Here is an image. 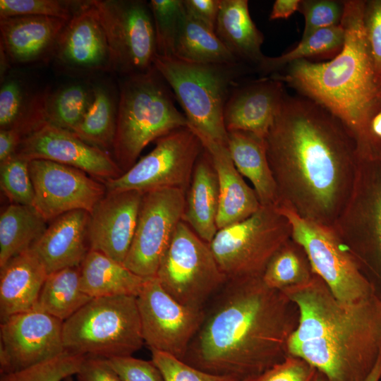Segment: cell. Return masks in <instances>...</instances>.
Instances as JSON below:
<instances>
[{"label": "cell", "mask_w": 381, "mask_h": 381, "mask_svg": "<svg viewBox=\"0 0 381 381\" xmlns=\"http://www.w3.org/2000/svg\"><path fill=\"white\" fill-rule=\"evenodd\" d=\"M292 236L276 206H260L249 217L219 229L210 248L228 280L260 277L274 253Z\"/></svg>", "instance_id": "cell-9"}, {"label": "cell", "mask_w": 381, "mask_h": 381, "mask_svg": "<svg viewBox=\"0 0 381 381\" xmlns=\"http://www.w3.org/2000/svg\"><path fill=\"white\" fill-rule=\"evenodd\" d=\"M30 161L16 155L0 163V186L13 204L33 206L35 190Z\"/></svg>", "instance_id": "cell-40"}, {"label": "cell", "mask_w": 381, "mask_h": 381, "mask_svg": "<svg viewBox=\"0 0 381 381\" xmlns=\"http://www.w3.org/2000/svg\"><path fill=\"white\" fill-rule=\"evenodd\" d=\"M317 370L303 359L288 354L264 373L243 381H313Z\"/></svg>", "instance_id": "cell-44"}, {"label": "cell", "mask_w": 381, "mask_h": 381, "mask_svg": "<svg viewBox=\"0 0 381 381\" xmlns=\"http://www.w3.org/2000/svg\"><path fill=\"white\" fill-rule=\"evenodd\" d=\"M276 206L333 227L351 195L359 155L346 126L303 96H284L265 138Z\"/></svg>", "instance_id": "cell-1"}, {"label": "cell", "mask_w": 381, "mask_h": 381, "mask_svg": "<svg viewBox=\"0 0 381 381\" xmlns=\"http://www.w3.org/2000/svg\"><path fill=\"white\" fill-rule=\"evenodd\" d=\"M380 96H381V83L380 85Z\"/></svg>", "instance_id": "cell-55"}, {"label": "cell", "mask_w": 381, "mask_h": 381, "mask_svg": "<svg viewBox=\"0 0 381 381\" xmlns=\"http://www.w3.org/2000/svg\"><path fill=\"white\" fill-rule=\"evenodd\" d=\"M198 135L188 127L156 140V146L119 177L104 182L107 192L163 188L188 190L196 161L203 151Z\"/></svg>", "instance_id": "cell-13"}, {"label": "cell", "mask_w": 381, "mask_h": 381, "mask_svg": "<svg viewBox=\"0 0 381 381\" xmlns=\"http://www.w3.org/2000/svg\"><path fill=\"white\" fill-rule=\"evenodd\" d=\"M90 213L73 210L53 219L30 248L48 274L80 266L90 250Z\"/></svg>", "instance_id": "cell-23"}, {"label": "cell", "mask_w": 381, "mask_h": 381, "mask_svg": "<svg viewBox=\"0 0 381 381\" xmlns=\"http://www.w3.org/2000/svg\"><path fill=\"white\" fill-rule=\"evenodd\" d=\"M285 95L284 83L272 77L236 86L224 109L227 132L246 131L265 139Z\"/></svg>", "instance_id": "cell-22"}, {"label": "cell", "mask_w": 381, "mask_h": 381, "mask_svg": "<svg viewBox=\"0 0 381 381\" xmlns=\"http://www.w3.org/2000/svg\"><path fill=\"white\" fill-rule=\"evenodd\" d=\"M381 379V355L374 368L364 381H380Z\"/></svg>", "instance_id": "cell-52"}, {"label": "cell", "mask_w": 381, "mask_h": 381, "mask_svg": "<svg viewBox=\"0 0 381 381\" xmlns=\"http://www.w3.org/2000/svg\"><path fill=\"white\" fill-rule=\"evenodd\" d=\"M313 381H328V380L322 373L317 370Z\"/></svg>", "instance_id": "cell-53"}, {"label": "cell", "mask_w": 381, "mask_h": 381, "mask_svg": "<svg viewBox=\"0 0 381 381\" xmlns=\"http://www.w3.org/2000/svg\"><path fill=\"white\" fill-rule=\"evenodd\" d=\"M85 1L1 0L0 18L49 16L70 20Z\"/></svg>", "instance_id": "cell-41"}, {"label": "cell", "mask_w": 381, "mask_h": 381, "mask_svg": "<svg viewBox=\"0 0 381 381\" xmlns=\"http://www.w3.org/2000/svg\"><path fill=\"white\" fill-rule=\"evenodd\" d=\"M169 85L154 67L125 76L118 100L114 157L125 172L151 142L188 121L175 106Z\"/></svg>", "instance_id": "cell-5"}, {"label": "cell", "mask_w": 381, "mask_h": 381, "mask_svg": "<svg viewBox=\"0 0 381 381\" xmlns=\"http://www.w3.org/2000/svg\"><path fill=\"white\" fill-rule=\"evenodd\" d=\"M174 56L195 63H242L227 49L214 31L187 13L177 37Z\"/></svg>", "instance_id": "cell-33"}, {"label": "cell", "mask_w": 381, "mask_h": 381, "mask_svg": "<svg viewBox=\"0 0 381 381\" xmlns=\"http://www.w3.org/2000/svg\"><path fill=\"white\" fill-rule=\"evenodd\" d=\"M345 31L341 24L320 29L311 33L289 52L275 57L265 56L256 68L261 75L275 73L290 63L307 58L339 52L344 45Z\"/></svg>", "instance_id": "cell-37"}, {"label": "cell", "mask_w": 381, "mask_h": 381, "mask_svg": "<svg viewBox=\"0 0 381 381\" xmlns=\"http://www.w3.org/2000/svg\"><path fill=\"white\" fill-rule=\"evenodd\" d=\"M93 85L79 82L64 85L54 90L47 88V122L73 132L93 99Z\"/></svg>", "instance_id": "cell-35"}, {"label": "cell", "mask_w": 381, "mask_h": 381, "mask_svg": "<svg viewBox=\"0 0 381 381\" xmlns=\"http://www.w3.org/2000/svg\"><path fill=\"white\" fill-rule=\"evenodd\" d=\"M157 55L174 56L178 35L186 16L183 0H151Z\"/></svg>", "instance_id": "cell-38"}, {"label": "cell", "mask_w": 381, "mask_h": 381, "mask_svg": "<svg viewBox=\"0 0 381 381\" xmlns=\"http://www.w3.org/2000/svg\"><path fill=\"white\" fill-rule=\"evenodd\" d=\"M0 88V129L17 131L25 138L47 123V88L34 91L19 77L1 78Z\"/></svg>", "instance_id": "cell-28"}, {"label": "cell", "mask_w": 381, "mask_h": 381, "mask_svg": "<svg viewBox=\"0 0 381 381\" xmlns=\"http://www.w3.org/2000/svg\"><path fill=\"white\" fill-rule=\"evenodd\" d=\"M364 4L344 1V42L332 60L295 61L286 66L284 74L270 77L286 83L338 118L355 138L359 157H380L381 143L373 137L370 122L381 109V96L363 28Z\"/></svg>", "instance_id": "cell-4"}, {"label": "cell", "mask_w": 381, "mask_h": 381, "mask_svg": "<svg viewBox=\"0 0 381 381\" xmlns=\"http://www.w3.org/2000/svg\"><path fill=\"white\" fill-rule=\"evenodd\" d=\"M188 127L200 138L217 174L219 193L218 230L251 216L261 205L253 188L246 183L235 167L228 148Z\"/></svg>", "instance_id": "cell-24"}, {"label": "cell", "mask_w": 381, "mask_h": 381, "mask_svg": "<svg viewBox=\"0 0 381 381\" xmlns=\"http://www.w3.org/2000/svg\"><path fill=\"white\" fill-rule=\"evenodd\" d=\"M186 13L215 32L221 0H183Z\"/></svg>", "instance_id": "cell-48"}, {"label": "cell", "mask_w": 381, "mask_h": 381, "mask_svg": "<svg viewBox=\"0 0 381 381\" xmlns=\"http://www.w3.org/2000/svg\"><path fill=\"white\" fill-rule=\"evenodd\" d=\"M227 148L239 173L252 183L262 206H276V183L266 152L265 139L246 131L228 132Z\"/></svg>", "instance_id": "cell-29"}, {"label": "cell", "mask_w": 381, "mask_h": 381, "mask_svg": "<svg viewBox=\"0 0 381 381\" xmlns=\"http://www.w3.org/2000/svg\"><path fill=\"white\" fill-rule=\"evenodd\" d=\"M68 20L36 16L1 18V65L28 64L52 58L59 36Z\"/></svg>", "instance_id": "cell-21"}, {"label": "cell", "mask_w": 381, "mask_h": 381, "mask_svg": "<svg viewBox=\"0 0 381 381\" xmlns=\"http://www.w3.org/2000/svg\"><path fill=\"white\" fill-rule=\"evenodd\" d=\"M93 99L73 133L102 150L112 149L116 127L117 104L110 89L93 85Z\"/></svg>", "instance_id": "cell-34"}, {"label": "cell", "mask_w": 381, "mask_h": 381, "mask_svg": "<svg viewBox=\"0 0 381 381\" xmlns=\"http://www.w3.org/2000/svg\"><path fill=\"white\" fill-rule=\"evenodd\" d=\"M71 377L72 376L67 377L66 379L64 380V381H73Z\"/></svg>", "instance_id": "cell-54"}, {"label": "cell", "mask_w": 381, "mask_h": 381, "mask_svg": "<svg viewBox=\"0 0 381 381\" xmlns=\"http://www.w3.org/2000/svg\"><path fill=\"white\" fill-rule=\"evenodd\" d=\"M29 169L35 190L33 207L47 222L73 210L91 213L107 193L103 182L72 167L32 159Z\"/></svg>", "instance_id": "cell-17"}, {"label": "cell", "mask_w": 381, "mask_h": 381, "mask_svg": "<svg viewBox=\"0 0 381 381\" xmlns=\"http://www.w3.org/2000/svg\"><path fill=\"white\" fill-rule=\"evenodd\" d=\"M282 291L299 314L288 354L303 359L328 381H364L381 355V297L341 301L315 274Z\"/></svg>", "instance_id": "cell-3"}, {"label": "cell", "mask_w": 381, "mask_h": 381, "mask_svg": "<svg viewBox=\"0 0 381 381\" xmlns=\"http://www.w3.org/2000/svg\"><path fill=\"white\" fill-rule=\"evenodd\" d=\"M92 298L81 289L80 266L66 267L48 274L35 308L64 322Z\"/></svg>", "instance_id": "cell-32"}, {"label": "cell", "mask_w": 381, "mask_h": 381, "mask_svg": "<svg viewBox=\"0 0 381 381\" xmlns=\"http://www.w3.org/2000/svg\"><path fill=\"white\" fill-rule=\"evenodd\" d=\"M215 33L227 49L243 64L256 68L266 56L264 35L253 21L247 0H221Z\"/></svg>", "instance_id": "cell-27"}, {"label": "cell", "mask_w": 381, "mask_h": 381, "mask_svg": "<svg viewBox=\"0 0 381 381\" xmlns=\"http://www.w3.org/2000/svg\"><path fill=\"white\" fill-rule=\"evenodd\" d=\"M65 350L109 358L132 356L143 345L136 297L93 298L63 324Z\"/></svg>", "instance_id": "cell-7"}, {"label": "cell", "mask_w": 381, "mask_h": 381, "mask_svg": "<svg viewBox=\"0 0 381 381\" xmlns=\"http://www.w3.org/2000/svg\"><path fill=\"white\" fill-rule=\"evenodd\" d=\"M23 140L14 130L0 129V163L13 157Z\"/></svg>", "instance_id": "cell-49"}, {"label": "cell", "mask_w": 381, "mask_h": 381, "mask_svg": "<svg viewBox=\"0 0 381 381\" xmlns=\"http://www.w3.org/2000/svg\"><path fill=\"white\" fill-rule=\"evenodd\" d=\"M47 222L33 206L8 205L0 216V268L30 249L46 230Z\"/></svg>", "instance_id": "cell-31"}, {"label": "cell", "mask_w": 381, "mask_h": 381, "mask_svg": "<svg viewBox=\"0 0 381 381\" xmlns=\"http://www.w3.org/2000/svg\"><path fill=\"white\" fill-rule=\"evenodd\" d=\"M213 298L182 361L243 381L286 357L299 314L283 291L268 287L260 277L228 280Z\"/></svg>", "instance_id": "cell-2"}, {"label": "cell", "mask_w": 381, "mask_h": 381, "mask_svg": "<svg viewBox=\"0 0 381 381\" xmlns=\"http://www.w3.org/2000/svg\"><path fill=\"white\" fill-rule=\"evenodd\" d=\"M143 195L133 190L107 192L90 213V250L123 263L135 231Z\"/></svg>", "instance_id": "cell-20"}, {"label": "cell", "mask_w": 381, "mask_h": 381, "mask_svg": "<svg viewBox=\"0 0 381 381\" xmlns=\"http://www.w3.org/2000/svg\"><path fill=\"white\" fill-rule=\"evenodd\" d=\"M0 318L35 307L48 272L30 248L0 268Z\"/></svg>", "instance_id": "cell-25"}, {"label": "cell", "mask_w": 381, "mask_h": 381, "mask_svg": "<svg viewBox=\"0 0 381 381\" xmlns=\"http://www.w3.org/2000/svg\"><path fill=\"white\" fill-rule=\"evenodd\" d=\"M186 192L163 188L143 193L134 236L123 265L145 277L156 276L184 212Z\"/></svg>", "instance_id": "cell-14"}, {"label": "cell", "mask_w": 381, "mask_h": 381, "mask_svg": "<svg viewBox=\"0 0 381 381\" xmlns=\"http://www.w3.org/2000/svg\"><path fill=\"white\" fill-rule=\"evenodd\" d=\"M363 28L377 80L381 83V0L365 1Z\"/></svg>", "instance_id": "cell-46"}, {"label": "cell", "mask_w": 381, "mask_h": 381, "mask_svg": "<svg viewBox=\"0 0 381 381\" xmlns=\"http://www.w3.org/2000/svg\"><path fill=\"white\" fill-rule=\"evenodd\" d=\"M344 1L301 0L298 11L305 18L303 40L320 29L341 24Z\"/></svg>", "instance_id": "cell-42"}, {"label": "cell", "mask_w": 381, "mask_h": 381, "mask_svg": "<svg viewBox=\"0 0 381 381\" xmlns=\"http://www.w3.org/2000/svg\"><path fill=\"white\" fill-rule=\"evenodd\" d=\"M150 351L152 361L160 370L165 381H237L202 371L167 353Z\"/></svg>", "instance_id": "cell-43"}, {"label": "cell", "mask_w": 381, "mask_h": 381, "mask_svg": "<svg viewBox=\"0 0 381 381\" xmlns=\"http://www.w3.org/2000/svg\"><path fill=\"white\" fill-rule=\"evenodd\" d=\"M219 204L217 174L210 157L204 149L196 161L186 191L182 221L209 243L218 231Z\"/></svg>", "instance_id": "cell-26"}, {"label": "cell", "mask_w": 381, "mask_h": 381, "mask_svg": "<svg viewBox=\"0 0 381 381\" xmlns=\"http://www.w3.org/2000/svg\"><path fill=\"white\" fill-rule=\"evenodd\" d=\"M313 275L305 250L291 237L270 259L262 279L268 287L282 291L306 283Z\"/></svg>", "instance_id": "cell-36"}, {"label": "cell", "mask_w": 381, "mask_h": 381, "mask_svg": "<svg viewBox=\"0 0 381 381\" xmlns=\"http://www.w3.org/2000/svg\"><path fill=\"white\" fill-rule=\"evenodd\" d=\"M78 381H122L106 358L86 356L76 374Z\"/></svg>", "instance_id": "cell-47"}, {"label": "cell", "mask_w": 381, "mask_h": 381, "mask_svg": "<svg viewBox=\"0 0 381 381\" xmlns=\"http://www.w3.org/2000/svg\"><path fill=\"white\" fill-rule=\"evenodd\" d=\"M301 0H276L272 6L269 19H286L298 11Z\"/></svg>", "instance_id": "cell-50"}, {"label": "cell", "mask_w": 381, "mask_h": 381, "mask_svg": "<svg viewBox=\"0 0 381 381\" xmlns=\"http://www.w3.org/2000/svg\"><path fill=\"white\" fill-rule=\"evenodd\" d=\"M15 155L28 161L45 159L72 167L103 183L123 173L105 150L48 122L23 138Z\"/></svg>", "instance_id": "cell-18"}, {"label": "cell", "mask_w": 381, "mask_h": 381, "mask_svg": "<svg viewBox=\"0 0 381 381\" xmlns=\"http://www.w3.org/2000/svg\"><path fill=\"white\" fill-rule=\"evenodd\" d=\"M85 356L65 350L30 367L1 374L0 381H62L78 373Z\"/></svg>", "instance_id": "cell-39"}, {"label": "cell", "mask_w": 381, "mask_h": 381, "mask_svg": "<svg viewBox=\"0 0 381 381\" xmlns=\"http://www.w3.org/2000/svg\"><path fill=\"white\" fill-rule=\"evenodd\" d=\"M276 207L290 222L291 237L305 250L314 274L337 299L351 303L376 294L374 286L332 227L303 219L286 207Z\"/></svg>", "instance_id": "cell-11"}, {"label": "cell", "mask_w": 381, "mask_h": 381, "mask_svg": "<svg viewBox=\"0 0 381 381\" xmlns=\"http://www.w3.org/2000/svg\"><path fill=\"white\" fill-rule=\"evenodd\" d=\"M243 65L195 63L159 55L153 63L183 108L188 126L226 147L224 109L246 71Z\"/></svg>", "instance_id": "cell-6"}, {"label": "cell", "mask_w": 381, "mask_h": 381, "mask_svg": "<svg viewBox=\"0 0 381 381\" xmlns=\"http://www.w3.org/2000/svg\"><path fill=\"white\" fill-rule=\"evenodd\" d=\"M106 360L122 381H165L152 361L133 356L111 357Z\"/></svg>", "instance_id": "cell-45"}, {"label": "cell", "mask_w": 381, "mask_h": 381, "mask_svg": "<svg viewBox=\"0 0 381 381\" xmlns=\"http://www.w3.org/2000/svg\"><path fill=\"white\" fill-rule=\"evenodd\" d=\"M111 52L113 71L123 76L145 73L157 55L149 3L140 0H91Z\"/></svg>", "instance_id": "cell-12"}, {"label": "cell", "mask_w": 381, "mask_h": 381, "mask_svg": "<svg viewBox=\"0 0 381 381\" xmlns=\"http://www.w3.org/2000/svg\"><path fill=\"white\" fill-rule=\"evenodd\" d=\"M52 58L61 69L76 75L113 71L107 35L90 1H85L67 22L56 41Z\"/></svg>", "instance_id": "cell-19"}, {"label": "cell", "mask_w": 381, "mask_h": 381, "mask_svg": "<svg viewBox=\"0 0 381 381\" xmlns=\"http://www.w3.org/2000/svg\"><path fill=\"white\" fill-rule=\"evenodd\" d=\"M80 267L81 289L92 298L113 296L137 297L147 279L123 263L92 250Z\"/></svg>", "instance_id": "cell-30"}, {"label": "cell", "mask_w": 381, "mask_h": 381, "mask_svg": "<svg viewBox=\"0 0 381 381\" xmlns=\"http://www.w3.org/2000/svg\"><path fill=\"white\" fill-rule=\"evenodd\" d=\"M332 228L381 297V157H359L351 195Z\"/></svg>", "instance_id": "cell-8"}, {"label": "cell", "mask_w": 381, "mask_h": 381, "mask_svg": "<svg viewBox=\"0 0 381 381\" xmlns=\"http://www.w3.org/2000/svg\"><path fill=\"white\" fill-rule=\"evenodd\" d=\"M136 300L144 342L150 350L183 360L203 321L205 309L179 303L156 277L147 278Z\"/></svg>", "instance_id": "cell-15"}, {"label": "cell", "mask_w": 381, "mask_h": 381, "mask_svg": "<svg viewBox=\"0 0 381 381\" xmlns=\"http://www.w3.org/2000/svg\"><path fill=\"white\" fill-rule=\"evenodd\" d=\"M164 289L183 305L205 309L228 281L210 243L181 221L156 276Z\"/></svg>", "instance_id": "cell-10"}, {"label": "cell", "mask_w": 381, "mask_h": 381, "mask_svg": "<svg viewBox=\"0 0 381 381\" xmlns=\"http://www.w3.org/2000/svg\"><path fill=\"white\" fill-rule=\"evenodd\" d=\"M63 324L35 307L1 320V374L30 367L64 352Z\"/></svg>", "instance_id": "cell-16"}, {"label": "cell", "mask_w": 381, "mask_h": 381, "mask_svg": "<svg viewBox=\"0 0 381 381\" xmlns=\"http://www.w3.org/2000/svg\"><path fill=\"white\" fill-rule=\"evenodd\" d=\"M370 133L373 137L381 143V109L377 111L371 120Z\"/></svg>", "instance_id": "cell-51"}]
</instances>
